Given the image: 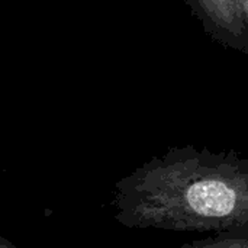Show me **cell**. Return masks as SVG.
Returning <instances> with one entry per match:
<instances>
[{
	"instance_id": "obj_3",
	"label": "cell",
	"mask_w": 248,
	"mask_h": 248,
	"mask_svg": "<svg viewBox=\"0 0 248 248\" xmlns=\"http://www.w3.org/2000/svg\"><path fill=\"white\" fill-rule=\"evenodd\" d=\"M0 248H19L16 247L12 241H9L6 237H0Z\"/></svg>"
},
{
	"instance_id": "obj_1",
	"label": "cell",
	"mask_w": 248,
	"mask_h": 248,
	"mask_svg": "<svg viewBox=\"0 0 248 248\" xmlns=\"http://www.w3.org/2000/svg\"><path fill=\"white\" fill-rule=\"evenodd\" d=\"M110 208L129 230L248 234V160L173 153L116 182Z\"/></svg>"
},
{
	"instance_id": "obj_2",
	"label": "cell",
	"mask_w": 248,
	"mask_h": 248,
	"mask_svg": "<svg viewBox=\"0 0 248 248\" xmlns=\"http://www.w3.org/2000/svg\"><path fill=\"white\" fill-rule=\"evenodd\" d=\"M176 248H248V234L221 232L193 240Z\"/></svg>"
}]
</instances>
